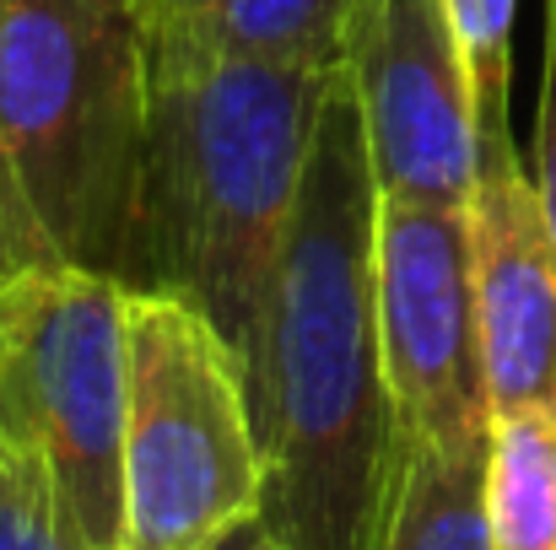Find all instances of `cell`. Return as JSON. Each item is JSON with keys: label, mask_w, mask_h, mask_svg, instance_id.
I'll use <instances>...</instances> for the list:
<instances>
[{"label": "cell", "mask_w": 556, "mask_h": 550, "mask_svg": "<svg viewBox=\"0 0 556 550\" xmlns=\"http://www.w3.org/2000/svg\"><path fill=\"white\" fill-rule=\"evenodd\" d=\"M174 5H179V0H147V22H157V16L174 11Z\"/></svg>", "instance_id": "16"}, {"label": "cell", "mask_w": 556, "mask_h": 550, "mask_svg": "<svg viewBox=\"0 0 556 550\" xmlns=\"http://www.w3.org/2000/svg\"><path fill=\"white\" fill-rule=\"evenodd\" d=\"M125 335L119 550H211L260 513L243 357L179 297L130 292Z\"/></svg>", "instance_id": "4"}, {"label": "cell", "mask_w": 556, "mask_h": 550, "mask_svg": "<svg viewBox=\"0 0 556 550\" xmlns=\"http://www.w3.org/2000/svg\"><path fill=\"white\" fill-rule=\"evenodd\" d=\"M378 194L470 205L476 108L443 0H357L341 33Z\"/></svg>", "instance_id": "7"}, {"label": "cell", "mask_w": 556, "mask_h": 550, "mask_svg": "<svg viewBox=\"0 0 556 550\" xmlns=\"http://www.w3.org/2000/svg\"><path fill=\"white\" fill-rule=\"evenodd\" d=\"M152 108L147 0H0V259L119 276Z\"/></svg>", "instance_id": "3"}, {"label": "cell", "mask_w": 556, "mask_h": 550, "mask_svg": "<svg viewBox=\"0 0 556 550\" xmlns=\"http://www.w3.org/2000/svg\"><path fill=\"white\" fill-rule=\"evenodd\" d=\"M514 5L519 0H443L465 81H470V108H476V163L519 152L514 125H508V87H514Z\"/></svg>", "instance_id": "12"}, {"label": "cell", "mask_w": 556, "mask_h": 550, "mask_svg": "<svg viewBox=\"0 0 556 550\" xmlns=\"http://www.w3.org/2000/svg\"><path fill=\"white\" fill-rule=\"evenodd\" d=\"M357 0H179L147 22L152 76L211 60L341 65V33Z\"/></svg>", "instance_id": "9"}, {"label": "cell", "mask_w": 556, "mask_h": 550, "mask_svg": "<svg viewBox=\"0 0 556 550\" xmlns=\"http://www.w3.org/2000/svg\"><path fill=\"white\" fill-rule=\"evenodd\" d=\"M130 292L76 265L0 276V437L27 448L76 529L119 550Z\"/></svg>", "instance_id": "5"}, {"label": "cell", "mask_w": 556, "mask_h": 550, "mask_svg": "<svg viewBox=\"0 0 556 550\" xmlns=\"http://www.w3.org/2000/svg\"><path fill=\"white\" fill-rule=\"evenodd\" d=\"M470 286L492 415L556 410V232L519 152L476 163Z\"/></svg>", "instance_id": "8"}, {"label": "cell", "mask_w": 556, "mask_h": 550, "mask_svg": "<svg viewBox=\"0 0 556 550\" xmlns=\"http://www.w3.org/2000/svg\"><path fill=\"white\" fill-rule=\"evenodd\" d=\"M378 183L346 65L319 108L298 216L243 351L260 524L281 550H378L400 481V415L372 297Z\"/></svg>", "instance_id": "1"}, {"label": "cell", "mask_w": 556, "mask_h": 550, "mask_svg": "<svg viewBox=\"0 0 556 550\" xmlns=\"http://www.w3.org/2000/svg\"><path fill=\"white\" fill-rule=\"evenodd\" d=\"M211 550H281V546L270 540V529H265L260 519H243L238 529H227V535H222Z\"/></svg>", "instance_id": "15"}, {"label": "cell", "mask_w": 556, "mask_h": 550, "mask_svg": "<svg viewBox=\"0 0 556 550\" xmlns=\"http://www.w3.org/2000/svg\"><path fill=\"white\" fill-rule=\"evenodd\" d=\"M372 297L400 443H476L492 399L476 341L470 205L378 194Z\"/></svg>", "instance_id": "6"}, {"label": "cell", "mask_w": 556, "mask_h": 550, "mask_svg": "<svg viewBox=\"0 0 556 550\" xmlns=\"http://www.w3.org/2000/svg\"><path fill=\"white\" fill-rule=\"evenodd\" d=\"M530 179L541 189V205L556 232V0H546V71H541V114H535V168Z\"/></svg>", "instance_id": "14"}, {"label": "cell", "mask_w": 556, "mask_h": 550, "mask_svg": "<svg viewBox=\"0 0 556 550\" xmlns=\"http://www.w3.org/2000/svg\"><path fill=\"white\" fill-rule=\"evenodd\" d=\"M0 276H5V259H0Z\"/></svg>", "instance_id": "17"}, {"label": "cell", "mask_w": 556, "mask_h": 550, "mask_svg": "<svg viewBox=\"0 0 556 550\" xmlns=\"http://www.w3.org/2000/svg\"><path fill=\"white\" fill-rule=\"evenodd\" d=\"M0 550H98L65 513L49 470L0 437Z\"/></svg>", "instance_id": "13"}, {"label": "cell", "mask_w": 556, "mask_h": 550, "mask_svg": "<svg viewBox=\"0 0 556 550\" xmlns=\"http://www.w3.org/2000/svg\"><path fill=\"white\" fill-rule=\"evenodd\" d=\"M486 437L405 443L378 550H492L481 513Z\"/></svg>", "instance_id": "10"}, {"label": "cell", "mask_w": 556, "mask_h": 550, "mask_svg": "<svg viewBox=\"0 0 556 550\" xmlns=\"http://www.w3.org/2000/svg\"><path fill=\"white\" fill-rule=\"evenodd\" d=\"M481 513L492 550H556V410L492 415Z\"/></svg>", "instance_id": "11"}, {"label": "cell", "mask_w": 556, "mask_h": 550, "mask_svg": "<svg viewBox=\"0 0 556 550\" xmlns=\"http://www.w3.org/2000/svg\"><path fill=\"white\" fill-rule=\"evenodd\" d=\"M341 65L211 60L152 76L119 286L200 308L243 357Z\"/></svg>", "instance_id": "2"}]
</instances>
